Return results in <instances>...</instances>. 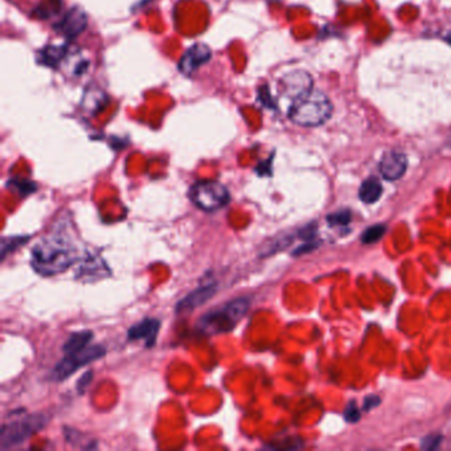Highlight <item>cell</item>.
<instances>
[{
	"mask_svg": "<svg viewBox=\"0 0 451 451\" xmlns=\"http://www.w3.org/2000/svg\"><path fill=\"white\" fill-rule=\"evenodd\" d=\"M70 49H72V46H67V44L48 46L39 52L37 60L44 67L60 69L61 65L64 64V61L67 60Z\"/></svg>",
	"mask_w": 451,
	"mask_h": 451,
	"instance_id": "obj_14",
	"label": "cell"
},
{
	"mask_svg": "<svg viewBox=\"0 0 451 451\" xmlns=\"http://www.w3.org/2000/svg\"><path fill=\"white\" fill-rule=\"evenodd\" d=\"M332 113V105L319 91H310L293 101L289 117L294 124L314 127L325 124Z\"/></svg>",
	"mask_w": 451,
	"mask_h": 451,
	"instance_id": "obj_3",
	"label": "cell"
},
{
	"mask_svg": "<svg viewBox=\"0 0 451 451\" xmlns=\"http://www.w3.org/2000/svg\"><path fill=\"white\" fill-rule=\"evenodd\" d=\"M91 340H93V332L91 331L74 332L64 343L63 351H64V353H70V352L84 350L91 344Z\"/></svg>",
	"mask_w": 451,
	"mask_h": 451,
	"instance_id": "obj_16",
	"label": "cell"
},
{
	"mask_svg": "<svg viewBox=\"0 0 451 451\" xmlns=\"http://www.w3.org/2000/svg\"><path fill=\"white\" fill-rule=\"evenodd\" d=\"M379 404H380V400L377 396H368L364 401V407H365V410H371L372 407L379 405Z\"/></svg>",
	"mask_w": 451,
	"mask_h": 451,
	"instance_id": "obj_27",
	"label": "cell"
},
{
	"mask_svg": "<svg viewBox=\"0 0 451 451\" xmlns=\"http://www.w3.org/2000/svg\"><path fill=\"white\" fill-rule=\"evenodd\" d=\"M282 93L293 101L313 91V79L305 70H294L281 79Z\"/></svg>",
	"mask_w": 451,
	"mask_h": 451,
	"instance_id": "obj_8",
	"label": "cell"
},
{
	"mask_svg": "<svg viewBox=\"0 0 451 451\" xmlns=\"http://www.w3.org/2000/svg\"><path fill=\"white\" fill-rule=\"evenodd\" d=\"M107 102H109L107 94L102 91L101 88L91 85L86 91H84L81 107L85 113L89 114V115H97L105 109Z\"/></svg>",
	"mask_w": 451,
	"mask_h": 451,
	"instance_id": "obj_13",
	"label": "cell"
},
{
	"mask_svg": "<svg viewBox=\"0 0 451 451\" xmlns=\"http://www.w3.org/2000/svg\"><path fill=\"white\" fill-rule=\"evenodd\" d=\"M48 424V417L43 413L24 414L6 422L0 430V449L7 450L16 447L39 433Z\"/></svg>",
	"mask_w": 451,
	"mask_h": 451,
	"instance_id": "obj_4",
	"label": "cell"
},
{
	"mask_svg": "<svg viewBox=\"0 0 451 451\" xmlns=\"http://www.w3.org/2000/svg\"><path fill=\"white\" fill-rule=\"evenodd\" d=\"M105 353L106 350L102 346H91V344L84 350L65 353V356L55 365L51 377L55 381L67 380L73 373L77 372L81 367H85L93 361L101 359Z\"/></svg>",
	"mask_w": 451,
	"mask_h": 451,
	"instance_id": "obj_6",
	"label": "cell"
},
{
	"mask_svg": "<svg viewBox=\"0 0 451 451\" xmlns=\"http://www.w3.org/2000/svg\"><path fill=\"white\" fill-rule=\"evenodd\" d=\"M88 27V15L79 7H73L65 12L64 18L55 25L56 32L63 34L68 40L79 37Z\"/></svg>",
	"mask_w": 451,
	"mask_h": 451,
	"instance_id": "obj_7",
	"label": "cell"
},
{
	"mask_svg": "<svg viewBox=\"0 0 451 451\" xmlns=\"http://www.w3.org/2000/svg\"><path fill=\"white\" fill-rule=\"evenodd\" d=\"M77 260V248L64 228L51 230L34 245L31 253V266L43 277L68 270Z\"/></svg>",
	"mask_w": 451,
	"mask_h": 451,
	"instance_id": "obj_1",
	"label": "cell"
},
{
	"mask_svg": "<svg viewBox=\"0 0 451 451\" xmlns=\"http://www.w3.org/2000/svg\"><path fill=\"white\" fill-rule=\"evenodd\" d=\"M94 270L98 271L102 277L106 275V274H105L106 266H105V263H103L101 260L91 259V260L84 261L82 265L79 266L77 278H82V280H88V278H91V280H98L97 274H94Z\"/></svg>",
	"mask_w": 451,
	"mask_h": 451,
	"instance_id": "obj_18",
	"label": "cell"
},
{
	"mask_svg": "<svg viewBox=\"0 0 451 451\" xmlns=\"http://www.w3.org/2000/svg\"><path fill=\"white\" fill-rule=\"evenodd\" d=\"M351 212L348 209H343L335 214H328L327 221L331 226H347L351 221Z\"/></svg>",
	"mask_w": 451,
	"mask_h": 451,
	"instance_id": "obj_23",
	"label": "cell"
},
{
	"mask_svg": "<svg viewBox=\"0 0 451 451\" xmlns=\"http://www.w3.org/2000/svg\"><path fill=\"white\" fill-rule=\"evenodd\" d=\"M63 10V0H43L32 11L36 19L49 20Z\"/></svg>",
	"mask_w": 451,
	"mask_h": 451,
	"instance_id": "obj_17",
	"label": "cell"
},
{
	"mask_svg": "<svg viewBox=\"0 0 451 451\" xmlns=\"http://www.w3.org/2000/svg\"><path fill=\"white\" fill-rule=\"evenodd\" d=\"M159 329H160V320L157 318H146L140 322L136 323L133 327L129 328L127 338L131 341L142 340L145 341L146 347H152L157 343Z\"/></svg>",
	"mask_w": 451,
	"mask_h": 451,
	"instance_id": "obj_11",
	"label": "cell"
},
{
	"mask_svg": "<svg viewBox=\"0 0 451 451\" xmlns=\"http://www.w3.org/2000/svg\"><path fill=\"white\" fill-rule=\"evenodd\" d=\"M212 58V51L207 44L197 43L192 46L179 61V70L185 76H191Z\"/></svg>",
	"mask_w": 451,
	"mask_h": 451,
	"instance_id": "obj_9",
	"label": "cell"
},
{
	"mask_svg": "<svg viewBox=\"0 0 451 451\" xmlns=\"http://www.w3.org/2000/svg\"><path fill=\"white\" fill-rule=\"evenodd\" d=\"M217 292V285L214 282L205 283L195 289L193 292L185 295L181 302L176 306L178 314H187L190 311L196 310L197 307L208 302Z\"/></svg>",
	"mask_w": 451,
	"mask_h": 451,
	"instance_id": "obj_10",
	"label": "cell"
},
{
	"mask_svg": "<svg viewBox=\"0 0 451 451\" xmlns=\"http://www.w3.org/2000/svg\"><path fill=\"white\" fill-rule=\"evenodd\" d=\"M91 376H93V373L91 372H86L81 379L79 380V383H77V389H79V393H84L85 391H86V388H88V385L91 384Z\"/></svg>",
	"mask_w": 451,
	"mask_h": 451,
	"instance_id": "obj_26",
	"label": "cell"
},
{
	"mask_svg": "<svg viewBox=\"0 0 451 451\" xmlns=\"http://www.w3.org/2000/svg\"><path fill=\"white\" fill-rule=\"evenodd\" d=\"M449 139H450V142H451V133H450V136H449Z\"/></svg>",
	"mask_w": 451,
	"mask_h": 451,
	"instance_id": "obj_29",
	"label": "cell"
},
{
	"mask_svg": "<svg viewBox=\"0 0 451 451\" xmlns=\"http://www.w3.org/2000/svg\"><path fill=\"white\" fill-rule=\"evenodd\" d=\"M293 238L294 236H292V235H282L281 237L271 240L269 245L263 249V256H270V254H274V253H277V251H280L282 249L287 248L293 242Z\"/></svg>",
	"mask_w": 451,
	"mask_h": 451,
	"instance_id": "obj_19",
	"label": "cell"
},
{
	"mask_svg": "<svg viewBox=\"0 0 451 451\" xmlns=\"http://www.w3.org/2000/svg\"><path fill=\"white\" fill-rule=\"evenodd\" d=\"M344 417L348 422H358L360 419V410H359V407H358L355 401L350 403L346 407Z\"/></svg>",
	"mask_w": 451,
	"mask_h": 451,
	"instance_id": "obj_24",
	"label": "cell"
},
{
	"mask_svg": "<svg viewBox=\"0 0 451 451\" xmlns=\"http://www.w3.org/2000/svg\"><path fill=\"white\" fill-rule=\"evenodd\" d=\"M407 169L405 154L400 151H388L380 162V172L386 181H398L404 176Z\"/></svg>",
	"mask_w": 451,
	"mask_h": 451,
	"instance_id": "obj_12",
	"label": "cell"
},
{
	"mask_svg": "<svg viewBox=\"0 0 451 451\" xmlns=\"http://www.w3.org/2000/svg\"><path fill=\"white\" fill-rule=\"evenodd\" d=\"M249 310V299L240 296L226 305L208 311L197 322V329L204 335H218L230 332Z\"/></svg>",
	"mask_w": 451,
	"mask_h": 451,
	"instance_id": "obj_2",
	"label": "cell"
},
{
	"mask_svg": "<svg viewBox=\"0 0 451 451\" xmlns=\"http://www.w3.org/2000/svg\"><path fill=\"white\" fill-rule=\"evenodd\" d=\"M27 241H28V237H24V236L3 238V241H1V260H4L8 253L15 251L19 247L24 245Z\"/></svg>",
	"mask_w": 451,
	"mask_h": 451,
	"instance_id": "obj_20",
	"label": "cell"
},
{
	"mask_svg": "<svg viewBox=\"0 0 451 451\" xmlns=\"http://www.w3.org/2000/svg\"><path fill=\"white\" fill-rule=\"evenodd\" d=\"M190 199L199 209L214 212L230 202V195L224 184L216 181H203L192 185Z\"/></svg>",
	"mask_w": 451,
	"mask_h": 451,
	"instance_id": "obj_5",
	"label": "cell"
},
{
	"mask_svg": "<svg viewBox=\"0 0 451 451\" xmlns=\"http://www.w3.org/2000/svg\"><path fill=\"white\" fill-rule=\"evenodd\" d=\"M8 188H12L15 191H18L19 195L22 196H27L30 193L36 191V185L34 183L30 181H25V179H12V181L7 183Z\"/></svg>",
	"mask_w": 451,
	"mask_h": 451,
	"instance_id": "obj_22",
	"label": "cell"
},
{
	"mask_svg": "<svg viewBox=\"0 0 451 451\" xmlns=\"http://www.w3.org/2000/svg\"><path fill=\"white\" fill-rule=\"evenodd\" d=\"M385 230H386V228L383 224L372 226L361 235V241L364 244H373V242H376V241H379L380 238L383 237L384 235H385Z\"/></svg>",
	"mask_w": 451,
	"mask_h": 451,
	"instance_id": "obj_21",
	"label": "cell"
},
{
	"mask_svg": "<svg viewBox=\"0 0 451 451\" xmlns=\"http://www.w3.org/2000/svg\"><path fill=\"white\" fill-rule=\"evenodd\" d=\"M440 440H442V437H440V434H431V436H428V437H425L422 440L421 447L424 450H434V449H437L440 446Z\"/></svg>",
	"mask_w": 451,
	"mask_h": 451,
	"instance_id": "obj_25",
	"label": "cell"
},
{
	"mask_svg": "<svg viewBox=\"0 0 451 451\" xmlns=\"http://www.w3.org/2000/svg\"><path fill=\"white\" fill-rule=\"evenodd\" d=\"M447 40H449V43L451 44V32L450 34H447Z\"/></svg>",
	"mask_w": 451,
	"mask_h": 451,
	"instance_id": "obj_28",
	"label": "cell"
},
{
	"mask_svg": "<svg viewBox=\"0 0 451 451\" xmlns=\"http://www.w3.org/2000/svg\"><path fill=\"white\" fill-rule=\"evenodd\" d=\"M381 193H383V185L376 178H368L367 181H362L359 190L360 200L365 204L376 203L380 199Z\"/></svg>",
	"mask_w": 451,
	"mask_h": 451,
	"instance_id": "obj_15",
	"label": "cell"
}]
</instances>
